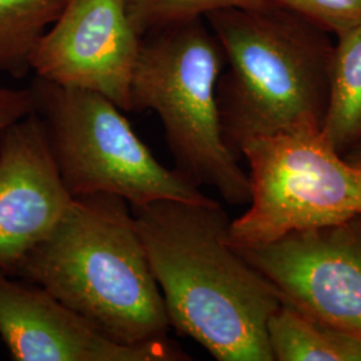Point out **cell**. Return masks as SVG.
<instances>
[{
  "instance_id": "1",
  "label": "cell",
  "mask_w": 361,
  "mask_h": 361,
  "mask_svg": "<svg viewBox=\"0 0 361 361\" xmlns=\"http://www.w3.org/2000/svg\"><path fill=\"white\" fill-rule=\"evenodd\" d=\"M170 328L219 361H274L268 326L281 308L274 285L229 243L216 200H158L131 207Z\"/></svg>"
},
{
  "instance_id": "2",
  "label": "cell",
  "mask_w": 361,
  "mask_h": 361,
  "mask_svg": "<svg viewBox=\"0 0 361 361\" xmlns=\"http://www.w3.org/2000/svg\"><path fill=\"white\" fill-rule=\"evenodd\" d=\"M39 285L121 344L168 337L170 323L129 202L74 198L11 277Z\"/></svg>"
},
{
  "instance_id": "3",
  "label": "cell",
  "mask_w": 361,
  "mask_h": 361,
  "mask_svg": "<svg viewBox=\"0 0 361 361\" xmlns=\"http://www.w3.org/2000/svg\"><path fill=\"white\" fill-rule=\"evenodd\" d=\"M226 63L217 83L222 138L241 161L257 137L323 129L329 104L332 34L269 0L257 10L225 8L205 16Z\"/></svg>"
},
{
  "instance_id": "4",
  "label": "cell",
  "mask_w": 361,
  "mask_h": 361,
  "mask_svg": "<svg viewBox=\"0 0 361 361\" xmlns=\"http://www.w3.org/2000/svg\"><path fill=\"white\" fill-rule=\"evenodd\" d=\"M226 58L205 18L146 34L130 85L131 111L159 116L174 169L234 207L250 201L249 177L222 138L217 83Z\"/></svg>"
},
{
  "instance_id": "5",
  "label": "cell",
  "mask_w": 361,
  "mask_h": 361,
  "mask_svg": "<svg viewBox=\"0 0 361 361\" xmlns=\"http://www.w3.org/2000/svg\"><path fill=\"white\" fill-rule=\"evenodd\" d=\"M35 99L55 165L73 198L109 193L143 207L158 200L207 202L212 198L164 166L104 95L35 78Z\"/></svg>"
},
{
  "instance_id": "6",
  "label": "cell",
  "mask_w": 361,
  "mask_h": 361,
  "mask_svg": "<svg viewBox=\"0 0 361 361\" xmlns=\"http://www.w3.org/2000/svg\"><path fill=\"white\" fill-rule=\"evenodd\" d=\"M247 164L249 207L231 221L229 241L249 245L361 216V170L323 129L257 137L240 150Z\"/></svg>"
},
{
  "instance_id": "7",
  "label": "cell",
  "mask_w": 361,
  "mask_h": 361,
  "mask_svg": "<svg viewBox=\"0 0 361 361\" xmlns=\"http://www.w3.org/2000/svg\"><path fill=\"white\" fill-rule=\"evenodd\" d=\"M232 246L274 285L284 304L361 335V216Z\"/></svg>"
},
{
  "instance_id": "8",
  "label": "cell",
  "mask_w": 361,
  "mask_h": 361,
  "mask_svg": "<svg viewBox=\"0 0 361 361\" xmlns=\"http://www.w3.org/2000/svg\"><path fill=\"white\" fill-rule=\"evenodd\" d=\"M142 38L125 0H67L39 39L31 71L63 87L101 94L131 111L130 85Z\"/></svg>"
},
{
  "instance_id": "9",
  "label": "cell",
  "mask_w": 361,
  "mask_h": 361,
  "mask_svg": "<svg viewBox=\"0 0 361 361\" xmlns=\"http://www.w3.org/2000/svg\"><path fill=\"white\" fill-rule=\"evenodd\" d=\"M0 337L16 361H186L166 338L121 344L37 284L0 269Z\"/></svg>"
},
{
  "instance_id": "10",
  "label": "cell",
  "mask_w": 361,
  "mask_h": 361,
  "mask_svg": "<svg viewBox=\"0 0 361 361\" xmlns=\"http://www.w3.org/2000/svg\"><path fill=\"white\" fill-rule=\"evenodd\" d=\"M34 111L0 133V269L13 276L73 202Z\"/></svg>"
},
{
  "instance_id": "11",
  "label": "cell",
  "mask_w": 361,
  "mask_h": 361,
  "mask_svg": "<svg viewBox=\"0 0 361 361\" xmlns=\"http://www.w3.org/2000/svg\"><path fill=\"white\" fill-rule=\"evenodd\" d=\"M274 361H361V335L317 322L284 304L268 326Z\"/></svg>"
},
{
  "instance_id": "12",
  "label": "cell",
  "mask_w": 361,
  "mask_h": 361,
  "mask_svg": "<svg viewBox=\"0 0 361 361\" xmlns=\"http://www.w3.org/2000/svg\"><path fill=\"white\" fill-rule=\"evenodd\" d=\"M323 130L341 155L361 143V23L335 35Z\"/></svg>"
},
{
  "instance_id": "13",
  "label": "cell",
  "mask_w": 361,
  "mask_h": 361,
  "mask_svg": "<svg viewBox=\"0 0 361 361\" xmlns=\"http://www.w3.org/2000/svg\"><path fill=\"white\" fill-rule=\"evenodd\" d=\"M67 0H0V73L26 77L39 39L58 19Z\"/></svg>"
},
{
  "instance_id": "14",
  "label": "cell",
  "mask_w": 361,
  "mask_h": 361,
  "mask_svg": "<svg viewBox=\"0 0 361 361\" xmlns=\"http://www.w3.org/2000/svg\"><path fill=\"white\" fill-rule=\"evenodd\" d=\"M130 19L141 37L157 30L205 18L225 8L257 10L269 0H125Z\"/></svg>"
},
{
  "instance_id": "15",
  "label": "cell",
  "mask_w": 361,
  "mask_h": 361,
  "mask_svg": "<svg viewBox=\"0 0 361 361\" xmlns=\"http://www.w3.org/2000/svg\"><path fill=\"white\" fill-rule=\"evenodd\" d=\"M304 16L334 37L361 23V0H271Z\"/></svg>"
},
{
  "instance_id": "16",
  "label": "cell",
  "mask_w": 361,
  "mask_h": 361,
  "mask_svg": "<svg viewBox=\"0 0 361 361\" xmlns=\"http://www.w3.org/2000/svg\"><path fill=\"white\" fill-rule=\"evenodd\" d=\"M35 111L31 89H8L0 86V133L16 121Z\"/></svg>"
},
{
  "instance_id": "17",
  "label": "cell",
  "mask_w": 361,
  "mask_h": 361,
  "mask_svg": "<svg viewBox=\"0 0 361 361\" xmlns=\"http://www.w3.org/2000/svg\"><path fill=\"white\" fill-rule=\"evenodd\" d=\"M344 158L348 161L350 165L361 170V143L349 149L348 152L344 154Z\"/></svg>"
}]
</instances>
